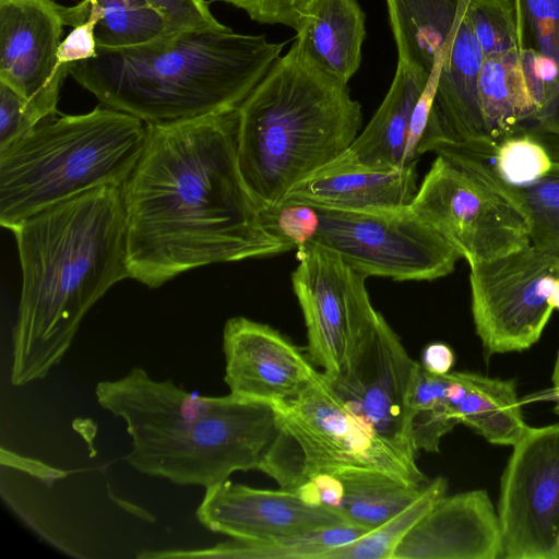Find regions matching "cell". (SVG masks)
Returning <instances> with one entry per match:
<instances>
[{
	"label": "cell",
	"mask_w": 559,
	"mask_h": 559,
	"mask_svg": "<svg viewBox=\"0 0 559 559\" xmlns=\"http://www.w3.org/2000/svg\"><path fill=\"white\" fill-rule=\"evenodd\" d=\"M237 108L148 124L122 186L129 277L157 288L215 263L292 250L264 224L241 175Z\"/></svg>",
	"instance_id": "1"
},
{
	"label": "cell",
	"mask_w": 559,
	"mask_h": 559,
	"mask_svg": "<svg viewBox=\"0 0 559 559\" xmlns=\"http://www.w3.org/2000/svg\"><path fill=\"white\" fill-rule=\"evenodd\" d=\"M22 271L10 380H41L69 350L88 310L129 277L122 187L104 186L16 225Z\"/></svg>",
	"instance_id": "2"
},
{
	"label": "cell",
	"mask_w": 559,
	"mask_h": 559,
	"mask_svg": "<svg viewBox=\"0 0 559 559\" xmlns=\"http://www.w3.org/2000/svg\"><path fill=\"white\" fill-rule=\"evenodd\" d=\"M283 47L229 27L185 31L139 46L97 47L69 74L108 108L167 123L238 108Z\"/></svg>",
	"instance_id": "3"
},
{
	"label": "cell",
	"mask_w": 559,
	"mask_h": 559,
	"mask_svg": "<svg viewBox=\"0 0 559 559\" xmlns=\"http://www.w3.org/2000/svg\"><path fill=\"white\" fill-rule=\"evenodd\" d=\"M237 114L239 168L262 206L282 203L295 185L346 152L362 122L347 84L320 69L296 40Z\"/></svg>",
	"instance_id": "4"
},
{
	"label": "cell",
	"mask_w": 559,
	"mask_h": 559,
	"mask_svg": "<svg viewBox=\"0 0 559 559\" xmlns=\"http://www.w3.org/2000/svg\"><path fill=\"white\" fill-rule=\"evenodd\" d=\"M126 429L135 471L180 486L209 488L259 469L281 423L275 404L233 394L202 396L147 378L132 392Z\"/></svg>",
	"instance_id": "5"
},
{
	"label": "cell",
	"mask_w": 559,
	"mask_h": 559,
	"mask_svg": "<svg viewBox=\"0 0 559 559\" xmlns=\"http://www.w3.org/2000/svg\"><path fill=\"white\" fill-rule=\"evenodd\" d=\"M148 123L111 108L63 115L0 150V224L104 186L122 187L145 147Z\"/></svg>",
	"instance_id": "6"
},
{
	"label": "cell",
	"mask_w": 559,
	"mask_h": 559,
	"mask_svg": "<svg viewBox=\"0 0 559 559\" xmlns=\"http://www.w3.org/2000/svg\"><path fill=\"white\" fill-rule=\"evenodd\" d=\"M265 226L290 249L317 245L358 272L394 281L451 274L459 252L411 210L349 211L283 201L263 206Z\"/></svg>",
	"instance_id": "7"
},
{
	"label": "cell",
	"mask_w": 559,
	"mask_h": 559,
	"mask_svg": "<svg viewBox=\"0 0 559 559\" xmlns=\"http://www.w3.org/2000/svg\"><path fill=\"white\" fill-rule=\"evenodd\" d=\"M275 406L280 431L259 471L281 488L304 476L348 471L380 472L408 484H427L416 459L365 426L322 371L298 395Z\"/></svg>",
	"instance_id": "8"
},
{
	"label": "cell",
	"mask_w": 559,
	"mask_h": 559,
	"mask_svg": "<svg viewBox=\"0 0 559 559\" xmlns=\"http://www.w3.org/2000/svg\"><path fill=\"white\" fill-rule=\"evenodd\" d=\"M474 266L531 245L526 216L479 175L442 155L424 177L409 207Z\"/></svg>",
	"instance_id": "9"
},
{
	"label": "cell",
	"mask_w": 559,
	"mask_h": 559,
	"mask_svg": "<svg viewBox=\"0 0 559 559\" xmlns=\"http://www.w3.org/2000/svg\"><path fill=\"white\" fill-rule=\"evenodd\" d=\"M469 288L486 355L528 349L559 310V250L531 243L471 266Z\"/></svg>",
	"instance_id": "10"
},
{
	"label": "cell",
	"mask_w": 559,
	"mask_h": 559,
	"mask_svg": "<svg viewBox=\"0 0 559 559\" xmlns=\"http://www.w3.org/2000/svg\"><path fill=\"white\" fill-rule=\"evenodd\" d=\"M502 558L559 559V424L527 427L500 481Z\"/></svg>",
	"instance_id": "11"
},
{
	"label": "cell",
	"mask_w": 559,
	"mask_h": 559,
	"mask_svg": "<svg viewBox=\"0 0 559 559\" xmlns=\"http://www.w3.org/2000/svg\"><path fill=\"white\" fill-rule=\"evenodd\" d=\"M292 283L307 329V354L333 379L358 338L373 325L377 311L367 276L317 245L297 248Z\"/></svg>",
	"instance_id": "12"
},
{
	"label": "cell",
	"mask_w": 559,
	"mask_h": 559,
	"mask_svg": "<svg viewBox=\"0 0 559 559\" xmlns=\"http://www.w3.org/2000/svg\"><path fill=\"white\" fill-rule=\"evenodd\" d=\"M420 364L379 313L330 380L336 393L372 432L416 459L409 401Z\"/></svg>",
	"instance_id": "13"
},
{
	"label": "cell",
	"mask_w": 559,
	"mask_h": 559,
	"mask_svg": "<svg viewBox=\"0 0 559 559\" xmlns=\"http://www.w3.org/2000/svg\"><path fill=\"white\" fill-rule=\"evenodd\" d=\"M88 14L84 1L63 7L53 0H0V81L25 98L40 121L56 114L71 66L57 57L63 26L75 27Z\"/></svg>",
	"instance_id": "14"
},
{
	"label": "cell",
	"mask_w": 559,
	"mask_h": 559,
	"mask_svg": "<svg viewBox=\"0 0 559 559\" xmlns=\"http://www.w3.org/2000/svg\"><path fill=\"white\" fill-rule=\"evenodd\" d=\"M207 530L247 543H264L353 524L340 512L286 490L258 489L229 479L205 488L195 512Z\"/></svg>",
	"instance_id": "15"
},
{
	"label": "cell",
	"mask_w": 559,
	"mask_h": 559,
	"mask_svg": "<svg viewBox=\"0 0 559 559\" xmlns=\"http://www.w3.org/2000/svg\"><path fill=\"white\" fill-rule=\"evenodd\" d=\"M223 353L229 393L245 400L286 402L318 371L308 354L280 331L245 317L225 323Z\"/></svg>",
	"instance_id": "16"
},
{
	"label": "cell",
	"mask_w": 559,
	"mask_h": 559,
	"mask_svg": "<svg viewBox=\"0 0 559 559\" xmlns=\"http://www.w3.org/2000/svg\"><path fill=\"white\" fill-rule=\"evenodd\" d=\"M502 558L498 514L484 489L444 495L397 546L393 559Z\"/></svg>",
	"instance_id": "17"
},
{
	"label": "cell",
	"mask_w": 559,
	"mask_h": 559,
	"mask_svg": "<svg viewBox=\"0 0 559 559\" xmlns=\"http://www.w3.org/2000/svg\"><path fill=\"white\" fill-rule=\"evenodd\" d=\"M468 2L439 75L418 156L433 152L442 143H469L487 138L478 88L484 55L467 17Z\"/></svg>",
	"instance_id": "18"
},
{
	"label": "cell",
	"mask_w": 559,
	"mask_h": 559,
	"mask_svg": "<svg viewBox=\"0 0 559 559\" xmlns=\"http://www.w3.org/2000/svg\"><path fill=\"white\" fill-rule=\"evenodd\" d=\"M425 486L380 472L348 471L304 476L283 489L307 502L333 509L353 524L373 530L416 499Z\"/></svg>",
	"instance_id": "19"
},
{
	"label": "cell",
	"mask_w": 559,
	"mask_h": 559,
	"mask_svg": "<svg viewBox=\"0 0 559 559\" xmlns=\"http://www.w3.org/2000/svg\"><path fill=\"white\" fill-rule=\"evenodd\" d=\"M429 75L397 61L391 86L371 120L349 148L324 167L393 170L406 166L412 116Z\"/></svg>",
	"instance_id": "20"
},
{
	"label": "cell",
	"mask_w": 559,
	"mask_h": 559,
	"mask_svg": "<svg viewBox=\"0 0 559 559\" xmlns=\"http://www.w3.org/2000/svg\"><path fill=\"white\" fill-rule=\"evenodd\" d=\"M416 165L393 170L322 167L295 185L284 201L349 211L407 209L418 190Z\"/></svg>",
	"instance_id": "21"
},
{
	"label": "cell",
	"mask_w": 559,
	"mask_h": 559,
	"mask_svg": "<svg viewBox=\"0 0 559 559\" xmlns=\"http://www.w3.org/2000/svg\"><path fill=\"white\" fill-rule=\"evenodd\" d=\"M518 48L537 104L534 122L559 138V0H514Z\"/></svg>",
	"instance_id": "22"
},
{
	"label": "cell",
	"mask_w": 559,
	"mask_h": 559,
	"mask_svg": "<svg viewBox=\"0 0 559 559\" xmlns=\"http://www.w3.org/2000/svg\"><path fill=\"white\" fill-rule=\"evenodd\" d=\"M366 15L357 0H314L296 29V41L324 72L347 84L358 71Z\"/></svg>",
	"instance_id": "23"
},
{
	"label": "cell",
	"mask_w": 559,
	"mask_h": 559,
	"mask_svg": "<svg viewBox=\"0 0 559 559\" xmlns=\"http://www.w3.org/2000/svg\"><path fill=\"white\" fill-rule=\"evenodd\" d=\"M467 0H385L397 61L431 72L452 44Z\"/></svg>",
	"instance_id": "24"
},
{
	"label": "cell",
	"mask_w": 559,
	"mask_h": 559,
	"mask_svg": "<svg viewBox=\"0 0 559 559\" xmlns=\"http://www.w3.org/2000/svg\"><path fill=\"white\" fill-rule=\"evenodd\" d=\"M478 88L487 140H498L534 121L537 105L519 49L484 57Z\"/></svg>",
	"instance_id": "25"
},
{
	"label": "cell",
	"mask_w": 559,
	"mask_h": 559,
	"mask_svg": "<svg viewBox=\"0 0 559 559\" xmlns=\"http://www.w3.org/2000/svg\"><path fill=\"white\" fill-rule=\"evenodd\" d=\"M463 394L455 407L460 421L499 445H514L528 427L521 412L515 381L460 372Z\"/></svg>",
	"instance_id": "26"
},
{
	"label": "cell",
	"mask_w": 559,
	"mask_h": 559,
	"mask_svg": "<svg viewBox=\"0 0 559 559\" xmlns=\"http://www.w3.org/2000/svg\"><path fill=\"white\" fill-rule=\"evenodd\" d=\"M463 394L460 372L433 374L423 366L409 401V427L416 451L439 452L442 437L460 424L455 407Z\"/></svg>",
	"instance_id": "27"
},
{
	"label": "cell",
	"mask_w": 559,
	"mask_h": 559,
	"mask_svg": "<svg viewBox=\"0 0 559 559\" xmlns=\"http://www.w3.org/2000/svg\"><path fill=\"white\" fill-rule=\"evenodd\" d=\"M96 8L97 47L124 48L170 35L165 16L147 0H87Z\"/></svg>",
	"instance_id": "28"
},
{
	"label": "cell",
	"mask_w": 559,
	"mask_h": 559,
	"mask_svg": "<svg viewBox=\"0 0 559 559\" xmlns=\"http://www.w3.org/2000/svg\"><path fill=\"white\" fill-rule=\"evenodd\" d=\"M370 530L356 524L325 527L310 533L264 543L234 539L211 549L206 556L266 559H324L332 550L347 545Z\"/></svg>",
	"instance_id": "29"
},
{
	"label": "cell",
	"mask_w": 559,
	"mask_h": 559,
	"mask_svg": "<svg viewBox=\"0 0 559 559\" xmlns=\"http://www.w3.org/2000/svg\"><path fill=\"white\" fill-rule=\"evenodd\" d=\"M447 488L445 478L439 476L432 479L400 512L356 540L332 550L324 559H393L406 534L447 493Z\"/></svg>",
	"instance_id": "30"
},
{
	"label": "cell",
	"mask_w": 559,
	"mask_h": 559,
	"mask_svg": "<svg viewBox=\"0 0 559 559\" xmlns=\"http://www.w3.org/2000/svg\"><path fill=\"white\" fill-rule=\"evenodd\" d=\"M491 186L524 213L533 246L559 250V160H555L550 170L532 183Z\"/></svg>",
	"instance_id": "31"
},
{
	"label": "cell",
	"mask_w": 559,
	"mask_h": 559,
	"mask_svg": "<svg viewBox=\"0 0 559 559\" xmlns=\"http://www.w3.org/2000/svg\"><path fill=\"white\" fill-rule=\"evenodd\" d=\"M466 13L484 57L519 49L514 0H469Z\"/></svg>",
	"instance_id": "32"
},
{
	"label": "cell",
	"mask_w": 559,
	"mask_h": 559,
	"mask_svg": "<svg viewBox=\"0 0 559 559\" xmlns=\"http://www.w3.org/2000/svg\"><path fill=\"white\" fill-rule=\"evenodd\" d=\"M166 19L170 33L222 29L205 0H147Z\"/></svg>",
	"instance_id": "33"
},
{
	"label": "cell",
	"mask_w": 559,
	"mask_h": 559,
	"mask_svg": "<svg viewBox=\"0 0 559 559\" xmlns=\"http://www.w3.org/2000/svg\"><path fill=\"white\" fill-rule=\"evenodd\" d=\"M39 122L27 100L0 81V150L31 132Z\"/></svg>",
	"instance_id": "34"
},
{
	"label": "cell",
	"mask_w": 559,
	"mask_h": 559,
	"mask_svg": "<svg viewBox=\"0 0 559 559\" xmlns=\"http://www.w3.org/2000/svg\"><path fill=\"white\" fill-rule=\"evenodd\" d=\"M243 10L261 24H282L294 28L314 0H215Z\"/></svg>",
	"instance_id": "35"
},
{
	"label": "cell",
	"mask_w": 559,
	"mask_h": 559,
	"mask_svg": "<svg viewBox=\"0 0 559 559\" xmlns=\"http://www.w3.org/2000/svg\"><path fill=\"white\" fill-rule=\"evenodd\" d=\"M98 20V11L90 4L88 19L73 27L58 48L57 57L60 64H72L96 57L95 26Z\"/></svg>",
	"instance_id": "36"
},
{
	"label": "cell",
	"mask_w": 559,
	"mask_h": 559,
	"mask_svg": "<svg viewBox=\"0 0 559 559\" xmlns=\"http://www.w3.org/2000/svg\"><path fill=\"white\" fill-rule=\"evenodd\" d=\"M455 362L452 348L441 342L428 344L421 354L423 368L433 374H447Z\"/></svg>",
	"instance_id": "37"
},
{
	"label": "cell",
	"mask_w": 559,
	"mask_h": 559,
	"mask_svg": "<svg viewBox=\"0 0 559 559\" xmlns=\"http://www.w3.org/2000/svg\"><path fill=\"white\" fill-rule=\"evenodd\" d=\"M551 381L552 389L549 390L548 394H559V350L557 353Z\"/></svg>",
	"instance_id": "38"
}]
</instances>
